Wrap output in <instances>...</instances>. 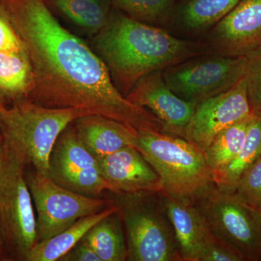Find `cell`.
Returning a JSON list of instances; mask_svg holds the SVG:
<instances>
[{"mask_svg":"<svg viewBox=\"0 0 261 261\" xmlns=\"http://www.w3.org/2000/svg\"><path fill=\"white\" fill-rule=\"evenodd\" d=\"M32 65L28 99L56 108H78L137 132H163L159 118L116 88L89 44L65 28L44 0H0Z\"/></svg>","mask_w":261,"mask_h":261,"instance_id":"6da1fadb","label":"cell"},{"mask_svg":"<svg viewBox=\"0 0 261 261\" xmlns=\"http://www.w3.org/2000/svg\"><path fill=\"white\" fill-rule=\"evenodd\" d=\"M89 45L125 97L149 73L211 53L203 41L176 37L167 29L138 21L115 8L102 30L90 38Z\"/></svg>","mask_w":261,"mask_h":261,"instance_id":"7a4b0ae2","label":"cell"},{"mask_svg":"<svg viewBox=\"0 0 261 261\" xmlns=\"http://www.w3.org/2000/svg\"><path fill=\"white\" fill-rule=\"evenodd\" d=\"M88 115L92 114L78 108L45 107L23 98L10 108L0 104V130L36 173L49 176V158L58 137L75 120Z\"/></svg>","mask_w":261,"mask_h":261,"instance_id":"3957f363","label":"cell"},{"mask_svg":"<svg viewBox=\"0 0 261 261\" xmlns=\"http://www.w3.org/2000/svg\"><path fill=\"white\" fill-rule=\"evenodd\" d=\"M135 148L159 174L166 195L193 203L215 186L205 151L186 139L139 132Z\"/></svg>","mask_w":261,"mask_h":261,"instance_id":"277c9868","label":"cell"},{"mask_svg":"<svg viewBox=\"0 0 261 261\" xmlns=\"http://www.w3.org/2000/svg\"><path fill=\"white\" fill-rule=\"evenodd\" d=\"M27 163L5 141L0 170V221L5 253L9 258L24 260L37 243V219L27 178Z\"/></svg>","mask_w":261,"mask_h":261,"instance_id":"5b68a950","label":"cell"},{"mask_svg":"<svg viewBox=\"0 0 261 261\" xmlns=\"http://www.w3.org/2000/svg\"><path fill=\"white\" fill-rule=\"evenodd\" d=\"M161 192L130 195L121 206L127 238V260L182 261Z\"/></svg>","mask_w":261,"mask_h":261,"instance_id":"8992f818","label":"cell"},{"mask_svg":"<svg viewBox=\"0 0 261 261\" xmlns=\"http://www.w3.org/2000/svg\"><path fill=\"white\" fill-rule=\"evenodd\" d=\"M215 238L238 252L244 261L261 260L258 211L233 194L213 187L193 202Z\"/></svg>","mask_w":261,"mask_h":261,"instance_id":"52a82bcc","label":"cell"},{"mask_svg":"<svg viewBox=\"0 0 261 261\" xmlns=\"http://www.w3.org/2000/svg\"><path fill=\"white\" fill-rule=\"evenodd\" d=\"M247 57L208 53L163 70L165 82L186 102L198 105L233 87L245 74Z\"/></svg>","mask_w":261,"mask_h":261,"instance_id":"ba28073f","label":"cell"},{"mask_svg":"<svg viewBox=\"0 0 261 261\" xmlns=\"http://www.w3.org/2000/svg\"><path fill=\"white\" fill-rule=\"evenodd\" d=\"M25 178L37 210V242L53 238L79 219L107 208L103 199L70 191L50 176L34 172Z\"/></svg>","mask_w":261,"mask_h":261,"instance_id":"9c48e42d","label":"cell"},{"mask_svg":"<svg viewBox=\"0 0 261 261\" xmlns=\"http://www.w3.org/2000/svg\"><path fill=\"white\" fill-rule=\"evenodd\" d=\"M253 113L244 75L231 89L197 105L185 139L205 151L220 132Z\"/></svg>","mask_w":261,"mask_h":261,"instance_id":"30bf717a","label":"cell"},{"mask_svg":"<svg viewBox=\"0 0 261 261\" xmlns=\"http://www.w3.org/2000/svg\"><path fill=\"white\" fill-rule=\"evenodd\" d=\"M211 53L247 57L261 47V0H241L203 37Z\"/></svg>","mask_w":261,"mask_h":261,"instance_id":"8fae6325","label":"cell"},{"mask_svg":"<svg viewBox=\"0 0 261 261\" xmlns=\"http://www.w3.org/2000/svg\"><path fill=\"white\" fill-rule=\"evenodd\" d=\"M126 98L157 117L162 123L163 133L185 139L197 106L183 100L174 94L165 82L163 70L141 79Z\"/></svg>","mask_w":261,"mask_h":261,"instance_id":"7c38bea8","label":"cell"},{"mask_svg":"<svg viewBox=\"0 0 261 261\" xmlns=\"http://www.w3.org/2000/svg\"><path fill=\"white\" fill-rule=\"evenodd\" d=\"M97 161L103 177L115 193L129 195L163 191L159 174L135 147H123Z\"/></svg>","mask_w":261,"mask_h":261,"instance_id":"4fadbf2b","label":"cell"},{"mask_svg":"<svg viewBox=\"0 0 261 261\" xmlns=\"http://www.w3.org/2000/svg\"><path fill=\"white\" fill-rule=\"evenodd\" d=\"M163 205L172 225L182 261H200L215 238L192 202L161 192Z\"/></svg>","mask_w":261,"mask_h":261,"instance_id":"5bb4252c","label":"cell"},{"mask_svg":"<svg viewBox=\"0 0 261 261\" xmlns=\"http://www.w3.org/2000/svg\"><path fill=\"white\" fill-rule=\"evenodd\" d=\"M79 138L97 159L123 147H135L138 132L121 122L98 115L80 117L73 122Z\"/></svg>","mask_w":261,"mask_h":261,"instance_id":"9a60e30c","label":"cell"},{"mask_svg":"<svg viewBox=\"0 0 261 261\" xmlns=\"http://www.w3.org/2000/svg\"><path fill=\"white\" fill-rule=\"evenodd\" d=\"M241 0H179L168 28L191 37H204Z\"/></svg>","mask_w":261,"mask_h":261,"instance_id":"2e32d148","label":"cell"},{"mask_svg":"<svg viewBox=\"0 0 261 261\" xmlns=\"http://www.w3.org/2000/svg\"><path fill=\"white\" fill-rule=\"evenodd\" d=\"M121 206L108 207L101 212L85 216L75 221L70 227L53 238L37 242L24 257L25 261H56L80 243L94 225L110 215L120 211Z\"/></svg>","mask_w":261,"mask_h":261,"instance_id":"e0dca14e","label":"cell"},{"mask_svg":"<svg viewBox=\"0 0 261 261\" xmlns=\"http://www.w3.org/2000/svg\"><path fill=\"white\" fill-rule=\"evenodd\" d=\"M49 9L91 37L108 23L113 10L111 0H44Z\"/></svg>","mask_w":261,"mask_h":261,"instance_id":"ac0fdd59","label":"cell"},{"mask_svg":"<svg viewBox=\"0 0 261 261\" xmlns=\"http://www.w3.org/2000/svg\"><path fill=\"white\" fill-rule=\"evenodd\" d=\"M98 166L97 159L68 126L57 140L49 158V176L55 181L75 171Z\"/></svg>","mask_w":261,"mask_h":261,"instance_id":"d6986e66","label":"cell"},{"mask_svg":"<svg viewBox=\"0 0 261 261\" xmlns=\"http://www.w3.org/2000/svg\"><path fill=\"white\" fill-rule=\"evenodd\" d=\"M261 156V113H254L247 128L245 143L236 157L226 167L213 173L220 191L232 194L244 173Z\"/></svg>","mask_w":261,"mask_h":261,"instance_id":"ffe728a7","label":"cell"},{"mask_svg":"<svg viewBox=\"0 0 261 261\" xmlns=\"http://www.w3.org/2000/svg\"><path fill=\"white\" fill-rule=\"evenodd\" d=\"M32 87V65L27 50L0 51V102L28 98Z\"/></svg>","mask_w":261,"mask_h":261,"instance_id":"44dd1931","label":"cell"},{"mask_svg":"<svg viewBox=\"0 0 261 261\" xmlns=\"http://www.w3.org/2000/svg\"><path fill=\"white\" fill-rule=\"evenodd\" d=\"M119 211L94 225L82 239L93 249L101 261L127 260V246L118 217Z\"/></svg>","mask_w":261,"mask_h":261,"instance_id":"7402d4cb","label":"cell"},{"mask_svg":"<svg viewBox=\"0 0 261 261\" xmlns=\"http://www.w3.org/2000/svg\"><path fill=\"white\" fill-rule=\"evenodd\" d=\"M254 113L220 132L205 149L212 174L226 167L239 153L245 143L247 128Z\"/></svg>","mask_w":261,"mask_h":261,"instance_id":"603a6c76","label":"cell"},{"mask_svg":"<svg viewBox=\"0 0 261 261\" xmlns=\"http://www.w3.org/2000/svg\"><path fill=\"white\" fill-rule=\"evenodd\" d=\"M178 0H111L113 8L138 21L167 29Z\"/></svg>","mask_w":261,"mask_h":261,"instance_id":"cb8c5ba5","label":"cell"},{"mask_svg":"<svg viewBox=\"0 0 261 261\" xmlns=\"http://www.w3.org/2000/svg\"><path fill=\"white\" fill-rule=\"evenodd\" d=\"M56 182L70 191L89 197L99 195L105 190H111L109 184L101 173L99 165L75 171Z\"/></svg>","mask_w":261,"mask_h":261,"instance_id":"d4e9b609","label":"cell"},{"mask_svg":"<svg viewBox=\"0 0 261 261\" xmlns=\"http://www.w3.org/2000/svg\"><path fill=\"white\" fill-rule=\"evenodd\" d=\"M233 194L252 208H261V156L244 173Z\"/></svg>","mask_w":261,"mask_h":261,"instance_id":"484cf974","label":"cell"},{"mask_svg":"<svg viewBox=\"0 0 261 261\" xmlns=\"http://www.w3.org/2000/svg\"><path fill=\"white\" fill-rule=\"evenodd\" d=\"M245 78L252 111L261 113V47L247 56Z\"/></svg>","mask_w":261,"mask_h":261,"instance_id":"4316f807","label":"cell"},{"mask_svg":"<svg viewBox=\"0 0 261 261\" xmlns=\"http://www.w3.org/2000/svg\"><path fill=\"white\" fill-rule=\"evenodd\" d=\"M200 261H244L238 252L216 238L207 245Z\"/></svg>","mask_w":261,"mask_h":261,"instance_id":"83f0119b","label":"cell"},{"mask_svg":"<svg viewBox=\"0 0 261 261\" xmlns=\"http://www.w3.org/2000/svg\"><path fill=\"white\" fill-rule=\"evenodd\" d=\"M61 261H101L93 249L83 240L77 243L68 253L62 257Z\"/></svg>","mask_w":261,"mask_h":261,"instance_id":"f1b7e54d","label":"cell"},{"mask_svg":"<svg viewBox=\"0 0 261 261\" xmlns=\"http://www.w3.org/2000/svg\"><path fill=\"white\" fill-rule=\"evenodd\" d=\"M5 253L4 241H3V231H2L1 221H0V260L6 258Z\"/></svg>","mask_w":261,"mask_h":261,"instance_id":"f546056e","label":"cell"},{"mask_svg":"<svg viewBox=\"0 0 261 261\" xmlns=\"http://www.w3.org/2000/svg\"><path fill=\"white\" fill-rule=\"evenodd\" d=\"M5 146V139L3 137V134H2L1 130H0V152H3Z\"/></svg>","mask_w":261,"mask_h":261,"instance_id":"4dcf8cb0","label":"cell"},{"mask_svg":"<svg viewBox=\"0 0 261 261\" xmlns=\"http://www.w3.org/2000/svg\"><path fill=\"white\" fill-rule=\"evenodd\" d=\"M4 154H5V146H4V149H3V152H0V170H1L2 165H3V160H4Z\"/></svg>","mask_w":261,"mask_h":261,"instance_id":"1f68e13d","label":"cell"},{"mask_svg":"<svg viewBox=\"0 0 261 261\" xmlns=\"http://www.w3.org/2000/svg\"><path fill=\"white\" fill-rule=\"evenodd\" d=\"M257 211H258L259 214H260L261 218V208L259 209V210H257Z\"/></svg>","mask_w":261,"mask_h":261,"instance_id":"d6a6232c","label":"cell"},{"mask_svg":"<svg viewBox=\"0 0 261 261\" xmlns=\"http://www.w3.org/2000/svg\"><path fill=\"white\" fill-rule=\"evenodd\" d=\"M0 104H3V103H2L1 102H0Z\"/></svg>","mask_w":261,"mask_h":261,"instance_id":"836d02e7","label":"cell"}]
</instances>
